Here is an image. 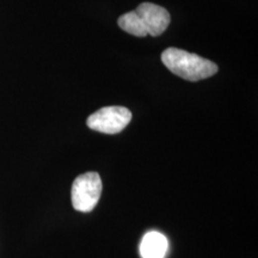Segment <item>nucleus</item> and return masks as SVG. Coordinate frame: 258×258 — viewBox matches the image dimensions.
<instances>
[{
    "instance_id": "1",
    "label": "nucleus",
    "mask_w": 258,
    "mask_h": 258,
    "mask_svg": "<svg viewBox=\"0 0 258 258\" xmlns=\"http://www.w3.org/2000/svg\"><path fill=\"white\" fill-rule=\"evenodd\" d=\"M171 22L166 9L152 3H143L134 11L122 15L117 24L122 30L137 37L159 36L166 30Z\"/></svg>"
},
{
    "instance_id": "2",
    "label": "nucleus",
    "mask_w": 258,
    "mask_h": 258,
    "mask_svg": "<svg viewBox=\"0 0 258 258\" xmlns=\"http://www.w3.org/2000/svg\"><path fill=\"white\" fill-rule=\"evenodd\" d=\"M161 61L167 70L188 82H199L211 78L219 70L218 64L211 60L178 48H167L164 50L161 54Z\"/></svg>"
},
{
    "instance_id": "3",
    "label": "nucleus",
    "mask_w": 258,
    "mask_h": 258,
    "mask_svg": "<svg viewBox=\"0 0 258 258\" xmlns=\"http://www.w3.org/2000/svg\"><path fill=\"white\" fill-rule=\"evenodd\" d=\"M102 179L97 172L83 173L74 179L71 199L76 211L89 213L95 209L102 195Z\"/></svg>"
},
{
    "instance_id": "4",
    "label": "nucleus",
    "mask_w": 258,
    "mask_h": 258,
    "mask_svg": "<svg viewBox=\"0 0 258 258\" xmlns=\"http://www.w3.org/2000/svg\"><path fill=\"white\" fill-rule=\"evenodd\" d=\"M132 112L124 106H105L89 116L88 127L103 134H117L129 124Z\"/></svg>"
},
{
    "instance_id": "5",
    "label": "nucleus",
    "mask_w": 258,
    "mask_h": 258,
    "mask_svg": "<svg viewBox=\"0 0 258 258\" xmlns=\"http://www.w3.org/2000/svg\"><path fill=\"white\" fill-rule=\"evenodd\" d=\"M169 241L160 232L152 231L144 235L140 244V254L143 258H164L167 252Z\"/></svg>"
}]
</instances>
